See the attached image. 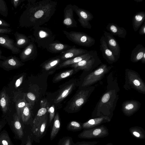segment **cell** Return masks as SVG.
<instances>
[{
	"instance_id": "obj_1",
	"label": "cell",
	"mask_w": 145,
	"mask_h": 145,
	"mask_svg": "<svg viewBox=\"0 0 145 145\" xmlns=\"http://www.w3.org/2000/svg\"><path fill=\"white\" fill-rule=\"evenodd\" d=\"M20 16L19 26L34 29L48 22L55 12L57 2L51 0H28Z\"/></svg>"
},
{
	"instance_id": "obj_2",
	"label": "cell",
	"mask_w": 145,
	"mask_h": 145,
	"mask_svg": "<svg viewBox=\"0 0 145 145\" xmlns=\"http://www.w3.org/2000/svg\"><path fill=\"white\" fill-rule=\"evenodd\" d=\"M34 29L33 35L35 42L39 47L46 49L54 41L56 36L49 29L39 27Z\"/></svg>"
},
{
	"instance_id": "obj_3",
	"label": "cell",
	"mask_w": 145,
	"mask_h": 145,
	"mask_svg": "<svg viewBox=\"0 0 145 145\" xmlns=\"http://www.w3.org/2000/svg\"><path fill=\"white\" fill-rule=\"evenodd\" d=\"M63 32L69 40L79 46L90 47L95 43V39L85 33L65 30H63Z\"/></svg>"
},
{
	"instance_id": "obj_4",
	"label": "cell",
	"mask_w": 145,
	"mask_h": 145,
	"mask_svg": "<svg viewBox=\"0 0 145 145\" xmlns=\"http://www.w3.org/2000/svg\"><path fill=\"white\" fill-rule=\"evenodd\" d=\"M109 134L108 129L105 126L101 125L85 129L78 135V137L83 139L99 138L107 137Z\"/></svg>"
},
{
	"instance_id": "obj_5",
	"label": "cell",
	"mask_w": 145,
	"mask_h": 145,
	"mask_svg": "<svg viewBox=\"0 0 145 145\" xmlns=\"http://www.w3.org/2000/svg\"><path fill=\"white\" fill-rule=\"evenodd\" d=\"M100 61L97 52L95 50L92 54L85 59L70 66L73 68L75 71L80 70L88 71L91 69L97 62H100Z\"/></svg>"
},
{
	"instance_id": "obj_6",
	"label": "cell",
	"mask_w": 145,
	"mask_h": 145,
	"mask_svg": "<svg viewBox=\"0 0 145 145\" xmlns=\"http://www.w3.org/2000/svg\"><path fill=\"white\" fill-rule=\"evenodd\" d=\"M108 69L106 64H102L98 69L90 73L84 78L82 86H85L95 83L102 78Z\"/></svg>"
},
{
	"instance_id": "obj_7",
	"label": "cell",
	"mask_w": 145,
	"mask_h": 145,
	"mask_svg": "<svg viewBox=\"0 0 145 145\" xmlns=\"http://www.w3.org/2000/svg\"><path fill=\"white\" fill-rule=\"evenodd\" d=\"M74 11L78 17V20L81 25L83 28L91 29V25L89 22L94 17L89 11L79 7L76 5H73Z\"/></svg>"
},
{
	"instance_id": "obj_8",
	"label": "cell",
	"mask_w": 145,
	"mask_h": 145,
	"mask_svg": "<svg viewBox=\"0 0 145 145\" xmlns=\"http://www.w3.org/2000/svg\"><path fill=\"white\" fill-rule=\"evenodd\" d=\"M29 36L31 39L30 44L20 53V58L22 62L33 59L37 55V49L34 37L32 35Z\"/></svg>"
},
{
	"instance_id": "obj_9",
	"label": "cell",
	"mask_w": 145,
	"mask_h": 145,
	"mask_svg": "<svg viewBox=\"0 0 145 145\" xmlns=\"http://www.w3.org/2000/svg\"><path fill=\"white\" fill-rule=\"evenodd\" d=\"M24 65L16 56H11L4 60L0 61V67L6 71L19 68Z\"/></svg>"
},
{
	"instance_id": "obj_10",
	"label": "cell",
	"mask_w": 145,
	"mask_h": 145,
	"mask_svg": "<svg viewBox=\"0 0 145 145\" xmlns=\"http://www.w3.org/2000/svg\"><path fill=\"white\" fill-rule=\"evenodd\" d=\"M73 12V5L71 4L67 5L64 9L63 23L67 28L77 26V22L74 17Z\"/></svg>"
},
{
	"instance_id": "obj_11",
	"label": "cell",
	"mask_w": 145,
	"mask_h": 145,
	"mask_svg": "<svg viewBox=\"0 0 145 145\" xmlns=\"http://www.w3.org/2000/svg\"><path fill=\"white\" fill-rule=\"evenodd\" d=\"M103 36L107 46L114 55L117 57H119L120 53V48L119 44L116 38L109 33L104 31Z\"/></svg>"
},
{
	"instance_id": "obj_12",
	"label": "cell",
	"mask_w": 145,
	"mask_h": 145,
	"mask_svg": "<svg viewBox=\"0 0 145 145\" xmlns=\"http://www.w3.org/2000/svg\"><path fill=\"white\" fill-rule=\"evenodd\" d=\"M24 124L21 122L16 113L13 116V120L11 121V129L14 134L16 138L21 140L24 135Z\"/></svg>"
},
{
	"instance_id": "obj_13",
	"label": "cell",
	"mask_w": 145,
	"mask_h": 145,
	"mask_svg": "<svg viewBox=\"0 0 145 145\" xmlns=\"http://www.w3.org/2000/svg\"><path fill=\"white\" fill-rule=\"evenodd\" d=\"M100 41V50L104 58L109 63H112L116 61L117 59L116 57L108 47L103 35L101 36Z\"/></svg>"
},
{
	"instance_id": "obj_14",
	"label": "cell",
	"mask_w": 145,
	"mask_h": 145,
	"mask_svg": "<svg viewBox=\"0 0 145 145\" xmlns=\"http://www.w3.org/2000/svg\"><path fill=\"white\" fill-rule=\"evenodd\" d=\"M13 39L5 34H0V46L11 51L14 54L20 53L22 50L16 47Z\"/></svg>"
},
{
	"instance_id": "obj_15",
	"label": "cell",
	"mask_w": 145,
	"mask_h": 145,
	"mask_svg": "<svg viewBox=\"0 0 145 145\" xmlns=\"http://www.w3.org/2000/svg\"><path fill=\"white\" fill-rule=\"evenodd\" d=\"M88 51L86 50L77 48L74 45L70 49L61 53L60 55L62 61H64L81 55L87 53Z\"/></svg>"
},
{
	"instance_id": "obj_16",
	"label": "cell",
	"mask_w": 145,
	"mask_h": 145,
	"mask_svg": "<svg viewBox=\"0 0 145 145\" xmlns=\"http://www.w3.org/2000/svg\"><path fill=\"white\" fill-rule=\"evenodd\" d=\"M111 118L107 116L102 115L97 118L91 119L83 123L82 126L84 129H87L100 125L102 123L109 122Z\"/></svg>"
},
{
	"instance_id": "obj_17",
	"label": "cell",
	"mask_w": 145,
	"mask_h": 145,
	"mask_svg": "<svg viewBox=\"0 0 145 145\" xmlns=\"http://www.w3.org/2000/svg\"><path fill=\"white\" fill-rule=\"evenodd\" d=\"M72 46L58 40H55L50 44L46 49L48 51L52 53H61L70 49Z\"/></svg>"
},
{
	"instance_id": "obj_18",
	"label": "cell",
	"mask_w": 145,
	"mask_h": 145,
	"mask_svg": "<svg viewBox=\"0 0 145 145\" xmlns=\"http://www.w3.org/2000/svg\"><path fill=\"white\" fill-rule=\"evenodd\" d=\"M47 121L46 115L36 126L31 128V135L37 138L42 137L46 129Z\"/></svg>"
},
{
	"instance_id": "obj_19",
	"label": "cell",
	"mask_w": 145,
	"mask_h": 145,
	"mask_svg": "<svg viewBox=\"0 0 145 145\" xmlns=\"http://www.w3.org/2000/svg\"><path fill=\"white\" fill-rule=\"evenodd\" d=\"M87 96L86 91L83 90L80 91L71 103L70 109L72 110L78 109L86 101Z\"/></svg>"
},
{
	"instance_id": "obj_20",
	"label": "cell",
	"mask_w": 145,
	"mask_h": 145,
	"mask_svg": "<svg viewBox=\"0 0 145 145\" xmlns=\"http://www.w3.org/2000/svg\"><path fill=\"white\" fill-rule=\"evenodd\" d=\"M14 35L16 40L14 45L18 49L25 48L31 42V39L29 36L27 37L25 34L20 33L18 31L14 33Z\"/></svg>"
},
{
	"instance_id": "obj_21",
	"label": "cell",
	"mask_w": 145,
	"mask_h": 145,
	"mask_svg": "<svg viewBox=\"0 0 145 145\" xmlns=\"http://www.w3.org/2000/svg\"><path fill=\"white\" fill-rule=\"evenodd\" d=\"M106 29L113 36H117L122 38H125L127 33L126 30L123 27H120L113 23H108Z\"/></svg>"
},
{
	"instance_id": "obj_22",
	"label": "cell",
	"mask_w": 145,
	"mask_h": 145,
	"mask_svg": "<svg viewBox=\"0 0 145 145\" xmlns=\"http://www.w3.org/2000/svg\"><path fill=\"white\" fill-rule=\"evenodd\" d=\"M95 50L88 51L87 53L63 61L59 65L58 67L59 68L64 67L78 63L92 54Z\"/></svg>"
},
{
	"instance_id": "obj_23",
	"label": "cell",
	"mask_w": 145,
	"mask_h": 145,
	"mask_svg": "<svg viewBox=\"0 0 145 145\" xmlns=\"http://www.w3.org/2000/svg\"><path fill=\"white\" fill-rule=\"evenodd\" d=\"M46 104V101H42L41 102L40 108L35 117L31 126V128L36 126L43 118L47 115Z\"/></svg>"
},
{
	"instance_id": "obj_24",
	"label": "cell",
	"mask_w": 145,
	"mask_h": 145,
	"mask_svg": "<svg viewBox=\"0 0 145 145\" xmlns=\"http://www.w3.org/2000/svg\"><path fill=\"white\" fill-rule=\"evenodd\" d=\"M145 20V12L140 11L133 16L132 19L133 27L135 32H136Z\"/></svg>"
},
{
	"instance_id": "obj_25",
	"label": "cell",
	"mask_w": 145,
	"mask_h": 145,
	"mask_svg": "<svg viewBox=\"0 0 145 145\" xmlns=\"http://www.w3.org/2000/svg\"><path fill=\"white\" fill-rule=\"evenodd\" d=\"M144 53L145 47L142 44L137 45L132 52L131 56V61L135 62L141 60Z\"/></svg>"
},
{
	"instance_id": "obj_26",
	"label": "cell",
	"mask_w": 145,
	"mask_h": 145,
	"mask_svg": "<svg viewBox=\"0 0 145 145\" xmlns=\"http://www.w3.org/2000/svg\"><path fill=\"white\" fill-rule=\"evenodd\" d=\"M128 76H128L129 80L135 87L141 92H145L144 84L136 74L134 72H130L128 73Z\"/></svg>"
},
{
	"instance_id": "obj_27",
	"label": "cell",
	"mask_w": 145,
	"mask_h": 145,
	"mask_svg": "<svg viewBox=\"0 0 145 145\" xmlns=\"http://www.w3.org/2000/svg\"><path fill=\"white\" fill-rule=\"evenodd\" d=\"M10 101L9 96L5 90H2L0 93V107L4 114L9 110Z\"/></svg>"
},
{
	"instance_id": "obj_28",
	"label": "cell",
	"mask_w": 145,
	"mask_h": 145,
	"mask_svg": "<svg viewBox=\"0 0 145 145\" xmlns=\"http://www.w3.org/2000/svg\"><path fill=\"white\" fill-rule=\"evenodd\" d=\"M32 106L27 103L25 106L22 109L20 113V120L24 124H27L31 116Z\"/></svg>"
},
{
	"instance_id": "obj_29",
	"label": "cell",
	"mask_w": 145,
	"mask_h": 145,
	"mask_svg": "<svg viewBox=\"0 0 145 145\" xmlns=\"http://www.w3.org/2000/svg\"><path fill=\"white\" fill-rule=\"evenodd\" d=\"M61 61V56L59 55L50 59L45 62L42 64V67L45 70H49L59 65Z\"/></svg>"
},
{
	"instance_id": "obj_30",
	"label": "cell",
	"mask_w": 145,
	"mask_h": 145,
	"mask_svg": "<svg viewBox=\"0 0 145 145\" xmlns=\"http://www.w3.org/2000/svg\"><path fill=\"white\" fill-rule=\"evenodd\" d=\"M138 105V104L136 101L127 102L123 106V112L125 115L131 116L137 110Z\"/></svg>"
},
{
	"instance_id": "obj_31",
	"label": "cell",
	"mask_w": 145,
	"mask_h": 145,
	"mask_svg": "<svg viewBox=\"0 0 145 145\" xmlns=\"http://www.w3.org/2000/svg\"><path fill=\"white\" fill-rule=\"evenodd\" d=\"M25 93L23 94L22 97L17 95L14 99L16 114L20 119V113L22 109L25 106L27 102L26 101Z\"/></svg>"
},
{
	"instance_id": "obj_32",
	"label": "cell",
	"mask_w": 145,
	"mask_h": 145,
	"mask_svg": "<svg viewBox=\"0 0 145 145\" xmlns=\"http://www.w3.org/2000/svg\"><path fill=\"white\" fill-rule=\"evenodd\" d=\"M74 84H71L66 86L59 93L54 100L55 103H58L64 99L72 90Z\"/></svg>"
},
{
	"instance_id": "obj_33",
	"label": "cell",
	"mask_w": 145,
	"mask_h": 145,
	"mask_svg": "<svg viewBox=\"0 0 145 145\" xmlns=\"http://www.w3.org/2000/svg\"><path fill=\"white\" fill-rule=\"evenodd\" d=\"M129 131L131 135L137 139H143L145 138V131L140 127H131L129 128Z\"/></svg>"
},
{
	"instance_id": "obj_34",
	"label": "cell",
	"mask_w": 145,
	"mask_h": 145,
	"mask_svg": "<svg viewBox=\"0 0 145 145\" xmlns=\"http://www.w3.org/2000/svg\"><path fill=\"white\" fill-rule=\"evenodd\" d=\"M60 126L59 115L58 113H57L54 117L53 125L50 133V139L51 140L56 136L60 129Z\"/></svg>"
},
{
	"instance_id": "obj_35",
	"label": "cell",
	"mask_w": 145,
	"mask_h": 145,
	"mask_svg": "<svg viewBox=\"0 0 145 145\" xmlns=\"http://www.w3.org/2000/svg\"><path fill=\"white\" fill-rule=\"evenodd\" d=\"M0 145H14L8 133L5 130L0 132Z\"/></svg>"
},
{
	"instance_id": "obj_36",
	"label": "cell",
	"mask_w": 145,
	"mask_h": 145,
	"mask_svg": "<svg viewBox=\"0 0 145 145\" xmlns=\"http://www.w3.org/2000/svg\"><path fill=\"white\" fill-rule=\"evenodd\" d=\"M74 69L68 70L58 74L54 79L55 81H58L72 75L74 72Z\"/></svg>"
},
{
	"instance_id": "obj_37",
	"label": "cell",
	"mask_w": 145,
	"mask_h": 145,
	"mask_svg": "<svg viewBox=\"0 0 145 145\" xmlns=\"http://www.w3.org/2000/svg\"><path fill=\"white\" fill-rule=\"evenodd\" d=\"M67 128L69 131H77L81 130L82 127L80 123L76 121H72L68 125Z\"/></svg>"
},
{
	"instance_id": "obj_38",
	"label": "cell",
	"mask_w": 145,
	"mask_h": 145,
	"mask_svg": "<svg viewBox=\"0 0 145 145\" xmlns=\"http://www.w3.org/2000/svg\"><path fill=\"white\" fill-rule=\"evenodd\" d=\"M0 14L5 17H7L8 14L7 6L3 0H0Z\"/></svg>"
},
{
	"instance_id": "obj_39",
	"label": "cell",
	"mask_w": 145,
	"mask_h": 145,
	"mask_svg": "<svg viewBox=\"0 0 145 145\" xmlns=\"http://www.w3.org/2000/svg\"><path fill=\"white\" fill-rule=\"evenodd\" d=\"M74 144L72 138L66 137L60 140L58 145H74Z\"/></svg>"
},
{
	"instance_id": "obj_40",
	"label": "cell",
	"mask_w": 145,
	"mask_h": 145,
	"mask_svg": "<svg viewBox=\"0 0 145 145\" xmlns=\"http://www.w3.org/2000/svg\"><path fill=\"white\" fill-rule=\"evenodd\" d=\"M25 98L32 106L35 100L36 97L33 93L29 92L26 94Z\"/></svg>"
},
{
	"instance_id": "obj_41",
	"label": "cell",
	"mask_w": 145,
	"mask_h": 145,
	"mask_svg": "<svg viewBox=\"0 0 145 145\" xmlns=\"http://www.w3.org/2000/svg\"><path fill=\"white\" fill-rule=\"evenodd\" d=\"M48 111L50 113L49 122L51 123L54 117L55 111L54 106V105L48 109Z\"/></svg>"
},
{
	"instance_id": "obj_42",
	"label": "cell",
	"mask_w": 145,
	"mask_h": 145,
	"mask_svg": "<svg viewBox=\"0 0 145 145\" xmlns=\"http://www.w3.org/2000/svg\"><path fill=\"white\" fill-rule=\"evenodd\" d=\"M98 142L95 141H82L77 142L74 145H95Z\"/></svg>"
},
{
	"instance_id": "obj_43",
	"label": "cell",
	"mask_w": 145,
	"mask_h": 145,
	"mask_svg": "<svg viewBox=\"0 0 145 145\" xmlns=\"http://www.w3.org/2000/svg\"><path fill=\"white\" fill-rule=\"evenodd\" d=\"M12 32V29L9 28H0V34H10Z\"/></svg>"
},
{
	"instance_id": "obj_44",
	"label": "cell",
	"mask_w": 145,
	"mask_h": 145,
	"mask_svg": "<svg viewBox=\"0 0 145 145\" xmlns=\"http://www.w3.org/2000/svg\"><path fill=\"white\" fill-rule=\"evenodd\" d=\"M10 25L5 20L0 18V28H7L10 27Z\"/></svg>"
},
{
	"instance_id": "obj_45",
	"label": "cell",
	"mask_w": 145,
	"mask_h": 145,
	"mask_svg": "<svg viewBox=\"0 0 145 145\" xmlns=\"http://www.w3.org/2000/svg\"><path fill=\"white\" fill-rule=\"evenodd\" d=\"M110 94L109 92L105 94L101 98V102L103 103H105L107 102L110 99Z\"/></svg>"
},
{
	"instance_id": "obj_46",
	"label": "cell",
	"mask_w": 145,
	"mask_h": 145,
	"mask_svg": "<svg viewBox=\"0 0 145 145\" xmlns=\"http://www.w3.org/2000/svg\"><path fill=\"white\" fill-rule=\"evenodd\" d=\"M24 77V75H22L17 80L15 84V87L16 88H18L21 85L23 82Z\"/></svg>"
},
{
	"instance_id": "obj_47",
	"label": "cell",
	"mask_w": 145,
	"mask_h": 145,
	"mask_svg": "<svg viewBox=\"0 0 145 145\" xmlns=\"http://www.w3.org/2000/svg\"><path fill=\"white\" fill-rule=\"evenodd\" d=\"M24 1V0H12L11 2L14 7L16 8L22 2Z\"/></svg>"
},
{
	"instance_id": "obj_48",
	"label": "cell",
	"mask_w": 145,
	"mask_h": 145,
	"mask_svg": "<svg viewBox=\"0 0 145 145\" xmlns=\"http://www.w3.org/2000/svg\"><path fill=\"white\" fill-rule=\"evenodd\" d=\"M139 33L140 35H145V22H144L143 24L141 27L139 31Z\"/></svg>"
},
{
	"instance_id": "obj_49",
	"label": "cell",
	"mask_w": 145,
	"mask_h": 145,
	"mask_svg": "<svg viewBox=\"0 0 145 145\" xmlns=\"http://www.w3.org/2000/svg\"><path fill=\"white\" fill-rule=\"evenodd\" d=\"M25 145H32V137L30 135H28Z\"/></svg>"
},
{
	"instance_id": "obj_50",
	"label": "cell",
	"mask_w": 145,
	"mask_h": 145,
	"mask_svg": "<svg viewBox=\"0 0 145 145\" xmlns=\"http://www.w3.org/2000/svg\"><path fill=\"white\" fill-rule=\"evenodd\" d=\"M6 123V122L5 121H0V132L1 131L5 125Z\"/></svg>"
},
{
	"instance_id": "obj_51",
	"label": "cell",
	"mask_w": 145,
	"mask_h": 145,
	"mask_svg": "<svg viewBox=\"0 0 145 145\" xmlns=\"http://www.w3.org/2000/svg\"><path fill=\"white\" fill-rule=\"evenodd\" d=\"M2 54V52L0 49V61L1 60H3L5 59L6 57L4 56L1 55Z\"/></svg>"
},
{
	"instance_id": "obj_52",
	"label": "cell",
	"mask_w": 145,
	"mask_h": 145,
	"mask_svg": "<svg viewBox=\"0 0 145 145\" xmlns=\"http://www.w3.org/2000/svg\"><path fill=\"white\" fill-rule=\"evenodd\" d=\"M141 62L142 63H145V53L144 54L143 57L141 59Z\"/></svg>"
},
{
	"instance_id": "obj_53",
	"label": "cell",
	"mask_w": 145,
	"mask_h": 145,
	"mask_svg": "<svg viewBox=\"0 0 145 145\" xmlns=\"http://www.w3.org/2000/svg\"><path fill=\"white\" fill-rule=\"evenodd\" d=\"M134 1L137 3H138L141 2L143 1V0H134Z\"/></svg>"
},
{
	"instance_id": "obj_54",
	"label": "cell",
	"mask_w": 145,
	"mask_h": 145,
	"mask_svg": "<svg viewBox=\"0 0 145 145\" xmlns=\"http://www.w3.org/2000/svg\"><path fill=\"white\" fill-rule=\"evenodd\" d=\"M105 145H113V144L111 143H108Z\"/></svg>"
}]
</instances>
